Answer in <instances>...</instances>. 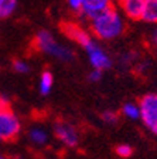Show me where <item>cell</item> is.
<instances>
[{"mask_svg":"<svg viewBox=\"0 0 157 159\" xmlns=\"http://www.w3.org/2000/svg\"><path fill=\"white\" fill-rule=\"evenodd\" d=\"M21 119L19 118L11 107L0 108V141L10 142L14 141L21 132Z\"/></svg>","mask_w":157,"mask_h":159,"instance_id":"3","label":"cell"},{"mask_svg":"<svg viewBox=\"0 0 157 159\" xmlns=\"http://www.w3.org/2000/svg\"><path fill=\"white\" fill-rule=\"evenodd\" d=\"M113 2H120V0H113Z\"/></svg>","mask_w":157,"mask_h":159,"instance_id":"24","label":"cell"},{"mask_svg":"<svg viewBox=\"0 0 157 159\" xmlns=\"http://www.w3.org/2000/svg\"><path fill=\"white\" fill-rule=\"evenodd\" d=\"M85 48V53L88 56L89 64L92 66V68L96 70H102V71H106L112 67V58L95 40H92L91 43L88 44Z\"/></svg>","mask_w":157,"mask_h":159,"instance_id":"6","label":"cell"},{"mask_svg":"<svg viewBox=\"0 0 157 159\" xmlns=\"http://www.w3.org/2000/svg\"><path fill=\"white\" fill-rule=\"evenodd\" d=\"M69 9L75 13L81 14V10H82V0H67Z\"/></svg>","mask_w":157,"mask_h":159,"instance_id":"19","label":"cell"},{"mask_svg":"<svg viewBox=\"0 0 157 159\" xmlns=\"http://www.w3.org/2000/svg\"><path fill=\"white\" fill-rule=\"evenodd\" d=\"M27 136H28L30 142L33 143V145H36V146H44L50 142L48 131H47L46 128H43V126H40V125L31 126V128L28 129Z\"/></svg>","mask_w":157,"mask_h":159,"instance_id":"10","label":"cell"},{"mask_svg":"<svg viewBox=\"0 0 157 159\" xmlns=\"http://www.w3.org/2000/svg\"><path fill=\"white\" fill-rule=\"evenodd\" d=\"M54 136L65 148H76L81 139L78 128L67 121H59L54 125Z\"/></svg>","mask_w":157,"mask_h":159,"instance_id":"5","label":"cell"},{"mask_svg":"<svg viewBox=\"0 0 157 159\" xmlns=\"http://www.w3.org/2000/svg\"><path fill=\"white\" fill-rule=\"evenodd\" d=\"M120 9L124 16L132 20H142L144 0H120Z\"/></svg>","mask_w":157,"mask_h":159,"instance_id":"9","label":"cell"},{"mask_svg":"<svg viewBox=\"0 0 157 159\" xmlns=\"http://www.w3.org/2000/svg\"><path fill=\"white\" fill-rule=\"evenodd\" d=\"M0 159H7L6 156H3V155H0Z\"/></svg>","mask_w":157,"mask_h":159,"instance_id":"23","label":"cell"},{"mask_svg":"<svg viewBox=\"0 0 157 159\" xmlns=\"http://www.w3.org/2000/svg\"><path fill=\"white\" fill-rule=\"evenodd\" d=\"M33 46L37 51L51 56L59 61H72L75 54L71 48L58 43L48 30H40L33 40Z\"/></svg>","mask_w":157,"mask_h":159,"instance_id":"2","label":"cell"},{"mask_svg":"<svg viewBox=\"0 0 157 159\" xmlns=\"http://www.w3.org/2000/svg\"><path fill=\"white\" fill-rule=\"evenodd\" d=\"M101 118L105 124H108V125H113L119 121V114L112 111V109H108V111H103L101 114Z\"/></svg>","mask_w":157,"mask_h":159,"instance_id":"15","label":"cell"},{"mask_svg":"<svg viewBox=\"0 0 157 159\" xmlns=\"http://www.w3.org/2000/svg\"><path fill=\"white\" fill-rule=\"evenodd\" d=\"M89 21H91L89 24H91L92 34L105 41L118 39L126 30V23H124L123 17L113 6L96 14Z\"/></svg>","mask_w":157,"mask_h":159,"instance_id":"1","label":"cell"},{"mask_svg":"<svg viewBox=\"0 0 157 159\" xmlns=\"http://www.w3.org/2000/svg\"><path fill=\"white\" fill-rule=\"evenodd\" d=\"M10 107V99L4 95H0V108H9Z\"/></svg>","mask_w":157,"mask_h":159,"instance_id":"21","label":"cell"},{"mask_svg":"<svg viewBox=\"0 0 157 159\" xmlns=\"http://www.w3.org/2000/svg\"><path fill=\"white\" fill-rule=\"evenodd\" d=\"M151 41H153V44H154V46H157V29L154 30L153 37H151Z\"/></svg>","mask_w":157,"mask_h":159,"instance_id":"22","label":"cell"},{"mask_svg":"<svg viewBox=\"0 0 157 159\" xmlns=\"http://www.w3.org/2000/svg\"><path fill=\"white\" fill-rule=\"evenodd\" d=\"M54 87V77L50 71H43L38 80V89L41 95H48Z\"/></svg>","mask_w":157,"mask_h":159,"instance_id":"12","label":"cell"},{"mask_svg":"<svg viewBox=\"0 0 157 159\" xmlns=\"http://www.w3.org/2000/svg\"><path fill=\"white\" fill-rule=\"evenodd\" d=\"M142 20L150 24H157V0H144Z\"/></svg>","mask_w":157,"mask_h":159,"instance_id":"11","label":"cell"},{"mask_svg":"<svg viewBox=\"0 0 157 159\" xmlns=\"http://www.w3.org/2000/svg\"><path fill=\"white\" fill-rule=\"evenodd\" d=\"M116 155L120 156V158H130L132 153H133V148H132L130 145H128V143H120V145L116 146Z\"/></svg>","mask_w":157,"mask_h":159,"instance_id":"16","label":"cell"},{"mask_svg":"<svg viewBox=\"0 0 157 159\" xmlns=\"http://www.w3.org/2000/svg\"><path fill=\"white\" fill-rule=\"evenodd\" d=\"M102 77H103V71H102V70H96V68H94L91 73L88 74V80L91 83H99L102 80Z\"/></svg>","mask_w":157,"mask_h":159,"instance_id":"18","label":"cell"},{"mask_svg":"<svg viewBox=\"0 0 157 159\" xmlns=\"http://www.w3.org/2000/svg\"><path fill=\"white\" fill-rule=\"evenodd\" d=\"M140 121L151 134L157 135V93H149L139 101Z\"/></svg>","mask_w":157,"mask_h":159,"instance_id":"4","label":"cell"},{"mask_svg":"<svg viewBox=\"0 0 157 159\" xmlns=\"http://www.w3.org/2000/svg\"><path fill=\"white\" fill-rule=\"evenodd\" d=\"M112 3H113V0H82L81 16L91 20L96 14L112 7Z\"/></svg>","mask_w":157,"mask_h":159,"instance_id":"8","label":"cell"},{"mask_svg":"<svg viewBox=\"0 0 157 159\" xmlns=\"http://www.w3.org/2000/svg\"><path fill=\"white\" fill-rule=\"evenodd\" d=\"M13 70L19 74H27L30 71V64L27 61H24V60H14Z\"/></svg>","mask_w":157,"mask_h":159,"instance_id":"17","label":"cell"},{"mask_svg":"<svg viewBox=\"0 0 157 159\" xmlns=\"http://www.w3.org/2000/svg\"><path fill=\"white\" fill-rule=\"evenodd\" d=\"M61 31L64 33V36H67L69 40L79 44L81 47H86L94 40L84 27H81L79 24L74 23V21H62Z\"/></svg>","mask_w":157,"mask_h":159,"instance_id":"7","label":"cell"},{"mask_svg":"<svg viewBox=\"0 0 157 159\" xmlns=\"http://www.w3.org/2000/svg\"><path fill=\"white\" fill-rule=\"evenodd\" d=\"M136 56H137L136 53H133V51H129V53H126L124 56H122L120 63L123 64V66H128V64L133 63V61H134V57H136Z\"/></svg>","mask_w":157,"mask_h":159,"instance_id":"20","label":"cell"},{"mask_svg":"<svg viewBox=\"0 0 157 159\" xmlns=\"http://www.w3.org/2000/svg\"><path fill=\"white\" fill-rule=\"evenodd\" d=\"M17 0H0V19H7L16 11Z\"/></svg>","mask_w":157,"mask_h":159,"instance_id":"14","label":"cell"},{"mask_svg":"<svg viewBox=\"0 0 157 159\" xmlns=\"http://www.w3.org/2000/svg\"><path fill=\"white\" fill-rule=\"evenodd\" d=\"M120 114L128 119H140V107H139V102H126L123 104L120 109Z\"/></svg>","mask_w":157,"mask_h":159,"instance_id":"13","label":"cell"}]
</instances>
